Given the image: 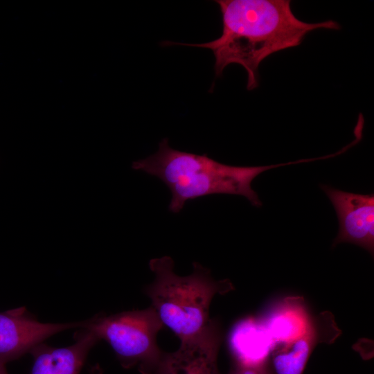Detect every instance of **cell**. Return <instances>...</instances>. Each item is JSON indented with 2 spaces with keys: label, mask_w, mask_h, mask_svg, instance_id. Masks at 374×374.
Segmentation results:
<instances>
[{
  "label": "cell",
  "mask_w": 374,
  "mask_h": 374,
  "mask_svg": "<svg viewBox=\"0 0 374 374\" xmlns=\"http://www.w3.org/2000/svg\"><path fill=\"white\" fill-rule=\"evenodd\" d=\"M149 267L154 279L145 292L163 326L180 340L197 334L208 325L211 303L216 294L234 289L229 280H215L210 271L197 262L193 273L185 276L174 272L170 256L152 259Z\"/></svg>",
  "instance_id": "3957f363"
},
{
  "label": "cell",
  "mask_w": 374,
  "mask_h": 374,
  "mask_svg": "<svg viewBox=\"0 0 374 374\" xmlns=\"http://www.w3.org/2000/svg\"><path fill=\"white\" fill-rule=\"evenodd\" d=\"M258 317L276 345L297 339L314 321L301 296H287L277 301Z\"/></svg>",
  "instance_id": "30bf717a"
},
{
  "label": "cell",
  "mask_w": 374,
  "mask_h": 374,
  "mask_svg": "<svg viewBox=\"0 0 374 374\" xmlns=\"http://www.w3.org/2000/svg\"><path fill=\"white\" fill-rule=\"evenodd\" d=\"M308 161L311 159L260 166H229L206 154L175 150L165 138L154 154L133 162L132 168L161 179L171 192L169 210L177 213L187 201L213 194L242 195L253 206L260 207L262 202L251 188L256 177L271 168Z\"/></svg>",
  "instance_id": "7a4b0ae2"
},
{
  "label": "cell",
  "mask_w": 374,
  "mask_h": 374,
  "mask_svg": "<svg viewBox=\"0 0 374 374\" xmlns=\"http://www.w3.org/2000/svg\"><path fill=\"white\" fill-rule=\"evenodd\" d=\"M315 320L306 332L287 344H276L268 364L274 374H303L309 357L321 337Z\"/></svg>",
  "instance_id": "8fae6325"
},
{
  "label": "cell",
  "mask_w": 374,
  "mask_h": 374,
  "mask_svg": "<svg viewBox=\"0 0 374 374\" xmlns=\"http://www.w3.org/2000/svg\"><path fill=\"white\" fill-rule=\"evenodd\" d=\"M228 343L234 364L243 366L267 363L276 345L258 317L238 321L229 332Z\"/></svg>",
  "instance_id": "9c48e42d"
},
{
  "label": "cell",
  "mask_w": 374,
  "mask_h": 374,
  "mask_svg": "<svg viewBox=\"0 0 374 374\" xmlns=\"http://www.w3.org/2000/svg\"><path fill=\"white\" fill-rule=\"evenodd\" d=\"M80 329L71 346L55 348L43 342L35 347L30 353L33 364L29 374H80L90 350L100 341L91 330Z\"/></svg>",
  "instance_id": "ba28073f"
},
{
  "label": "cell",
  "mask_w": 374,
  "mask_h": 374,
  "mask_svg": "<svg viewBox=\"0 0 374 374\" xmlns=\"http://www.w3.org/2000/svg\"><path fill=\"white\" fill-rule=\"evenodd\" d=\"M0 374H8L6 368V364L2 363H0Z\"/></svg>",
  "instance_id": "4fadbf2b"
},
{
  "label": "cell",
  "mask_w": 374,
  "mask_h": 374,
  "mask_svg": "<svg viewBox=\"0 0 374 374\" xmlns=\"http://www.w3.org/2000/svg\"><path fill=\"white\" fill-rule=\"evenodd\" d=\"M221 340L219 323L211 319L199 332L181 339L176 351L163 353L154 374H221L217 366Z\"/></svg>",
  "instance_id": "52a82bcc"
},
{
  "label": "cell",
  "mask_w": 374,
  "mask_h": 374,
  "mask_svg": "<svg viewBox=\"0 0 374 374\" xmlns=\"http://www.w3.org/2000/svg\"><path fill=\"white\" fill-rule=\"evenodd\" d=\"M228 374H274L268 362L256 366H243L234 364Z\"/></svg>",
  "instance_id": "7c38bea8"
},
{
  "label": "cell",
  "mask_w": 374,
  "mask_h": 374,
  "mask_svg": "<svg viewBox=\"0 0 374 374\" xmlns=\"http://www.w3.org/2000/svg\"><path fill=\"white\" fill-rule=\"evenodd\" d=\"M333 205L339 221V231L332 246L340 243L358 245L372 256L374 252V195L342 191L322 185Z\"/></svg>",
  "instance_id": "8992f818"
},
{
  "label": "cell",
  "mask_w": 374,
  "mask_h": 374,
  "mask_svg": "<svg viewBox=\"0 0 374 374\" xmlns=\"http://www.w3.org/2000/svg\"><path fill=\"white\" fill-rule=\"evenodd\" d=\"M222 33L202 44H177L205 48L215 56V72L221 75L231 64L241 65L247 73V89L259 85V66L269 55L301 44L317 29L339 30L333 20L308 23L293 13L290 0H218Z\"/></svg>",
  "instance_id": "6da1fadb"
},
{
  "label": "cell",
  "mask_w": 374,
  "mask_h": 374,
  "mask_svg": "<svg viewBox=\"0 0 374 374\" xmlns=\"http://www.w3.org/2000/svg\"><path fill=\"white\" fill-rule=\"evenodd\" d=\"M83 326L109 344L123 368L136 367L141 374L154 373L163 353L157 343L163 325L151 306L97 315L86 320Z\"/></svg>",
  "instance_id": "277c9868"
},
{
  "label": "cell",
  "mask_w": 374,
  "mask_h": 374,
  "mask_svg": "<svg viewBox=\"0 0 374 374\" xmlns=\"http://www.w3.org/2000/svg\"><path fill=\"white\" fill-rule=\"evenodd\" d=\"M84 321L71 323H41L25 308L0 312V363L16 360L46 339L62 331L82 328Z\"/></svg>",
  "instance_id": "5b68a950"
},
{
  "label": "cell",
  "mask_w": 374,
  "mask_h": 374,
  "mask_svg": "<svg viewBox=\"0 0 374 374\" xmlns=\"http://www.w3.org/2000/svg\"><path fill=\"white\" fill-rule=\"evenodd\" d=\"M100 370H99L98 367H97L96 370V374H100Z\"/></svg>",
  "instance_id": "5bb4252c"
}]
</instances>
